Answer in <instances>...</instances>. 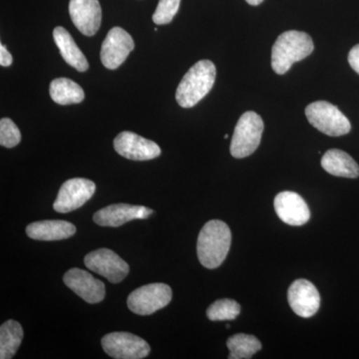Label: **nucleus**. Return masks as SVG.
Here are the masks:
<instances>
[{
    "label": "nucleus",
    "mask_w": 359,
    "mask_h": 359,
    "mask_svg": "<svg viewBox=\"0 0 359 359\" xmlns=\"http://www.w3.org/2000/svg\"><path fill=\"white\" fill-rule=\"evenodd\" d=\"M173 292L166 283H151L135 290L128 297L130 311L139 316H150L172 301Z\"/></svg>",
    "instance_id": "423d86ee"
},
{
    "label": "nucleus",
    "mask_w": 359,
    "mask_h": 359,
    "mask_svg": "<svg viewBox=\"0 0 359 359\" xmlns=\"http://www.w3.org/2000/svg\"><path fill=\"white\" fill-rule=\"evenodd\" d=\"M240 313V304L230 299H218L207 309L208 318L212 321L233 320Z\"/></svg>",
    "instance_id": "5701e85b"
},
{
    "label": "nucleus",
    "mask_w": 359,
    "mask_h": 359,
    "mask_svg": "<svg viewBox=\"0 0 359 359\" xmlns=\"http://www.w3.org/2000/svg\"><path fill=\"white\" fill-rule=\"evenodd\" d=\"M216 66L210 60H201L191 67L180 82L176 100L183 108L197 105L210 91L216 80Z\"/></svg>",
    "instance_id": "7ed1b4c3"
},
{
    "label": "nucleus",
    "mask_w": 359,
    "mask_h": 359,
    "mask_svg": "<svg viewBox=\"0 0 359 359\" xmlns=\"http://www.w3.org/2000/svg\"><path fill=\"white\" fill-rule=\"evenodd\" d=\"M314 45L308 33L290 30L282 33L271 48V67L278 75L285 74L292 65L313 53Z\"/></svg>",
    "instance_id": "f03ea898"
},
{
    "label": "nucleus",
    "mask_w": 359,
    "mask_h": 359,
    "mask_svg": "<svg viewBox=\"0 0 359 359\" xmlns=\"http://www.w3.org/2000/svg\"><path fill=\"white\" fill-rule=\"evenodd\" d=\"M181 0H159L153 14V21L157 25H169L178 13Z\"/></svg>",
    "instance_id": "b1692460"
},
{
    "label": "nucleus",
    "mask_w": 359,
    "mask_h": 359,
    "mask_svg": "<svg viewBox=\"0 0 359 359\" xmlns=\"http://www.w3.org/2000/svg\"><path fill=\"white\" fill-rule=\"evenodd\" d=\"M95 190V183L88 179L68 180L61 186L53 209L62 214L75 211L93 197Z\"/></svg>",
    "instance_id": "6e6552de"
},
{
    "label": "nucleus",
    "mask_w": 359,
    "mask_h": 359,
    "mask_svg": "<svg viewBox=\"0 0 359 359\" xmlns=\"http://www.w3.org/2000/svg\"><path fill=\"white\" fill-rule=\"evenodd\" d=\"M13 55L7 50L4 44L0 45V65L4 67H8L13 65Z\"/></svg>",
    "instance_id": "bb28decb"
},
{
    "label": "nucleus",
    "mask_w": 359,
    "mask_h": 359,
    "mask_svg": "<svg viewBox=\"0 0 359 359\" xmlns=\"http://www.w3.org/2000/svg\"><path fill=\"white\" fill-rule=\"evenodd\" d=\"M50 96L59 105H71L82 102L85 98L83 89L68 78H57L50 83Z\"/></svg>",
    "instance_id": "aec40b11"
},
{
    "label": "nucleus",
    "mask_w": 359,
    "mask_h": 359,
    "mask_svg": "<svg viewBox=\"0 0 359 359\" xmlns=\"http://www.w3.org/2000/svg\"><path fill=\"white\" fill-rule=\"evenodd\" d=\"M226 346L230 351V359H250L262 349L261 341L256 337L245 334L229 337Z\"/></svg>",
    "instance_id": "4be33fe9"
},
{
    "label": "nucleus",
    "mask_w": 359,
    "mask_h": 359,
    "mask_svg": "<svg viewBox=\"0 0 359 359\" xmlns=\"http://www.w3.org/2000/svg\"><path fill=\"white\" fill-rule=\"evenodd\" d=\"M275 209L278 218L290 226H304L311 218L309 205L299 194L285 191L275 198Z\"/></svg>",
    "instance_id": "dca6fc26"
},
{
    "label": "nucleus",
    "mask_w": 359,
    "mask_h": 359,
    "mask_svg": "<svg viewBox=\"0 0 359 359\" xmlns=\"http://www.w3.org/2000/svg\"><path fill=\"white\" fill-rule=\"evenodd\" d=\"M23 339V330L15 320H7L0 327V358L11 359L15 355Z\"/></svg>",
    "instance_id": "412c9836"
},
{
    "label": "nucleus",
    "mask_w": 359,
    "mask_h": 359,
    "mask_svg": "<svg viewBox=\"0 0 359 359\" xmlns=\"http://www.w3.org/2000/svg\"><path fill=\"white\" fill-rule=\"evenodd\" d=\"M131 35L121 27H114L108 32L101 47V61L108 69H117L133 51Z\"/></svg>",
    "instance_id": "9d476101"
},
{
    "label": "nucleus",
    "mask_w": 359,
    "mask_h": 359,
    "mask_svg": "<svg viewBox=\"0 0 359 359\" xmlns=\"http://www.w3.org/2000/svg\"><path fill=\"white\" fill-rule=\"evenodd\" d=\"M63 282L88 304H97L105 297V285L83 269H69L63 276Z\"/></svg>",
    "instance_id": "ddd939ff"
},
{
    "label": "nucleus",
    "mask_w": 359,
    "mask_h": 359,
    "mask_svg": "<svg viewBox=\"0 0 359 359\" xmlns=\"http://www.w3.org/2000/svg\"><path fill=\"white\" fill-rule=\"evenodd\" d=\"M53 39L60 51L61 56L67 65L72 66L79 72H85L88 69V61L65 28L57 26L53 30Z\"/></svg>",
    "instance_id": "6ab92c4d"
},
{
    "label": "nucleus",
    "mask_w": 359,
    "mask_h": 359,
    "mask_svg": "<svg viewBox=\"0 0 359 359\" xmlns=\"http://www.w3.org/2000/svg\"><path fill=\"white\" fill-rule=\"evenodd\" d=\"M264 122L256 112L248 111L241 116L231 142V154L237 159L249 157L261 144Z\"/></svg>",
    "instance_id": "20e7f679"
},
{
    "label": "nucleus",
    "mask_w": 359,
    "mask_h": 359,
    "mask_svg": "<svg viewBox=\"0 0 359 359\" xmlns=\"http://www.w3.org/2000/svg\"><path fill=\"white\" fill-rule=\"evenodd\" d=\"M104 351L116 359H142L150 353V346L130 332H112L101 340Z\"/></svg>",
    "instance_id": "0eeeda50"
},
{
    "label": "nucleus",
    "mask_w": 359,
    "mask_h": 359,
    "mask_svg": "<svg viewBox=\"0 0 359 359\" xmlns=\"http://www.w3.org/2000/svg\"><path fill=\"white\" fill-rule=\"evenodd\" d=\"M348 63L351 67L359 75V44L355 45L348 54Z\"/></svg>",
    "instance_id": "a878e982"
},
{
    "label": "nucleus",
    "mask_w": 359,
    "mask_h": 359,
    "mask_svg": "<svg viewBox=\"0 0 359 359\" xmlns=\"http://www.w3.org/2000/svg\"><path fill=\"white\" fill-rule=\"evenodd\" d=\"M321 167L332 176L349 179L359 177L358 163L351 155L339 149H332L325 153L321 159Z\"/></svg>",
    "instance_id": "a211bd4d"
},
{
    "label": "nucleus",
    "mask_w": 359,
    "mask_h": 359,
    "mask_svg": "<svg viewBox=\"0 0 359 359\" xmlns=\"http://www.w3.org/2000/svg\"><path fill=\"white\" fill-rule=\"evenodd\" d=\"M69 14L77 29L86 36H93L100 28L102 9L98 0H70Z\"/></svg>",
    "instance_id": "4468645a"
},
{
    "label": "nucleus",
    "mask_w": 359,
    "mask_h": 359,
    "mask_svg": "<svg viewBox=\"0 0 359 359\" xmlns=\"http://www.w3.org/2000/svg\"><path fill=\"white\" fill-rule=\"evenodd\" d=\"M114 149L122 157L133 161L152 160L161 155V149L155 142L129 131L116 137Z\"/></svg>",
    "instance_id": "9b49d317"
},
{
    "label": "nucleus",
    "mask_w": 359,
    "mask_h": 359,
    "mask_svg": "<svg viewBox=\"0 0 359 359\" xmlns=\"http://www.w3.org/2000/svg\"><path fill=\"white\" fill-rule=\"evenodd\" d=\"M226 328H230V327H230V325H226Z\"/></svg>",
    "instance_id": "c85d7f7f"
},
{
    "label": "nucleus",
    "mask_w": 359,
    "mask_h": 359,
    "mask_svg": "<svg viewBox=\"0 0 359 359\" xmlns=\"http://www.w3.org/2000/svg\"><path fill=\"white\" fill-rule=\"evenodd\" d=\"M309 122L321 133L330 137L348 134L351 125L341 111L327 101H316L306 108Z\"/></svg>",
    "instance_id": "39448f33"
},
{
    "label": "nucleus",
    "mask_w": 359,
    "mask_h": 359,
    "mask_svg": "<svg viewBox=\"0 0 359 359\" xmlns=\"http://www.w3.org/2000/svg\"><path fill=\"white\" fill-rule=\"evenodd\" d=\"M86 268L107 278L110 283H121L129 273V264L113 250L99 249L89 252L84 259Z\"/></svg>",
    "instance_id": "1a4fd4ad"
},
{
    "label": "nucleus",
    "mask_w": 359,
    "mask_h": 359,
    "mask_svg": "<svg viewBox=\"0 0 359 359\" xmlns=\"http://www.w3.org/2000/svg\"><path fill=\"white\" fill-rule=\"evenodd\" d=\"M76 233V226L69 222L60 219L35 222L28 224L26 233L28 237L37 241H60L71 238Z\"/></svg>",
    "instance_id": "f3484780"
},
{
    "label": "nucleus",
    "mask_w": 359,
    "mask_h": 359,
    "mask_svg": "<svg viewBox=\"0 0 359 359\" xmlns=\"http://www.w3.org/2000/svg\"><path fill=\"white\" fill-rule=\"evenodd\" d=\"M290 308L297 316L309 318L318 313L320 306V295L316 287L309 280H294L287 292Z\"/></svg>",
    "instance_id": "f8f14e48"
},
{
    "label": "nucleus",
    "mask_w": 359,
    "mask_h": 359,
    "mask_svg": "<svg viewBox=\"0 0 359 359\" xmlns=\"http://www.w3.org/2000/svg\"><path fill=\"white\" fill-rule=\"evenodd\" d=\"M152 214L153 210L144 205L114 204L96 212L93 219L99 226L117 228L133 219H148Z\"/></svg>",
    "instance_id": "2eb2a0df"
},
{
    "label": "nucleus",
    "mask_w": 359,
    "mask_h": 359,
    "mask_svg": "<svg viewBox=\"0 0 359 359\" xmlns=\"http://www.w3.org/2000/svg\"><path fill=\"white\" fill-rule=\"evenodd\" d=\"M245 1L248 2V4H250V6H259V4H262V2L264 1V0H245Z\"/></svg>",
    "instance_id": "cd10ccee"
},
{
    "label": "nucleus",
    "mask_w": 359,
    "mask_h": 359,
    "mask_svg": "<svg viewBox=\"0 0 359 359\" xmlns=\"http://www.w3.org/2000/svg\"><path fill=\"white\" fill-rule=\"evenodd\" d=\"M21 141L18 127L9 118H2L0 121V144L6 148H14Z\"/></svg>",
    "instance_id": "393cba45"
},
{
    "label": "nucleus",
    "mask_w": 359,
    "mask_h": 359,
    "mask_svg": "<svg viewBox=\"0 0 359 359\" xmlns=\"http://www.w3.org/2000/svg\"><path fill=\"white\" fill-rule=\"evenodd\" d=\"M231 243L228 224L212 219L203 226L198 237L197 252L200 263L205 268L214 269L224 263Z\"/></svg>",
    "instance_id": "f257e3e1"
}]
</instances>
